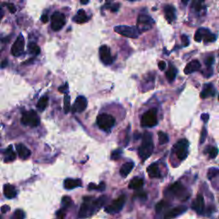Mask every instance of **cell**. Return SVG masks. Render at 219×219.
Returning a JSON list of instances; mask_svg holds the SVG:
<instances>
[{"mask_svg": "<svg viewBox=\"0 0 219 219\" xmlns=\"http://www.w3.org/2000/svg\"><path fill=\"white\" fill-rule=\"evenodd\" d=\"M105 200L106 196H101L97 199H93V197H85L79 211V217H88L92 216L104 205Z\"/></svg>", "mask_w": 219, "mask_h": 219, "instance_id": "cell-1", "label": "cell"}, {"mask_svg": "<svg viewBox=\"0 0 219 219\" xmlns=\"http://www.w3.org/2000/svg\"><path fill=\"white\" fill-rule=\"evenodd\" d=\"M154 149L153 141V135L149 132H145L143 134L142 142L140 147H139V156L143 162L153 154Z\"/></svg>", "mask_w": 219, "mask_h": 219, "instance_id": "cell-2", "label": "cell"}, {"mask_svg": "<svg viewBox=\"0 0 219 219\" xmlns=\"http://www.w3.org/2000/svg\"><path fill=\"white\" fill-rule=\"evenodd\" d=\"M168 192L172 196L177 198L178 199L183 200V201L187 200L189 197V193L187 190V188L183 186L182 183L179 182V181H176L175 183H173L170 186V188L168 189Z\"/></svg>", "mask_w": 219, "mask_h": 219, "instance_id": "cell-3", "label": "cell"}, {"mask_svg": "<svg viewBox=\"0 0 219 219\" xmlns=\"http://www.w3.org/2000/svg\"><path fill=\"white\" fill-rule=\"evenodd\" d=\"M116 119L113 116L102 113L97 117V124L100 129L104 131H110L115 125Z\"/></svg>", "mask_w": 219, "mask_h": 219, "instance_id": "cell-4", "label": "cell"}, {"mask_svg": "<svg viewBox=\"0 0 219 219\" xmlns=\"http://www.w3.org/2000/svg\"><path fill=\"white\" fill-rule=\"evenodd\" d=\"M157 110L151 109L141 116V126L144 128H153L158 124Z\"/></svg>", "mask_w": 219, "mask_h": 219, "instance_id": "cell-5", "label": "cell"}, {"mask_svg": "<svg viewBox=\"0 0 219 219\" xmlns=\"http://www.w3.org/2000/svg\"><path fill=\"white\" fill-rule=\"evenodd\" d=\"M188 147L189 142L186 139L180 140L174 146V151L179 160H184L188 155Z\"/></svg>", "mask_w": 219, "mask_h": 219, "instance_id": "cell-6", "label": "cell"}, {"mask_svg": "<svg viewBox=\"0 0 219 219\" xmlns=\"http://www.w3.org/2000/svg\"><path fill=\"white\" fill-rule=\"evenodd\" d=\"M153 24L154 21L152 17L147 15L141 14L139 16L137 19L136 27L140 33H143V32H147L148 30H150L153 27Z\"/></svg>", "mask_w": 219, "mask_h": 219, "instance_id": "cell-7", "label": "cell"}, {"mask_svg": "<svg viewBox=\"0 0 219 219\" xmlns=\"http://www.w3.org/2000/svg\"><path fill=\"white\" fill-rule=\"evenodd\" d=\"M22 123L23 125L29 127H37L39 124V118L35 111L29 110L22 114Z\"/></svg>", "mask_w": 219, "mask_h": 219, "instance_id": "cell-8", "label": "cell"}, {"mask_svg": "<svg viewBox=\"0 0 219 219\" xmlns=\"http://www.w3.org/2000/svg\"><path fill=\"white\" fill-rule=\"evenodd\" d=\"M126 202V196L125 195H121L116 199H115L113 202L108 206L104 208V211L109 214H116L118 213L123 208L124 205Z\"/></svg>", "mask_w": 219, "mask_h": 219, "instance_id": "cell-9", "label": "cell"}, {"mask_svg": "<svg viewBox=\"0 0 219 219\" xmlns=\"http://www.w3.org/2000/svg\"><path fill=\"white\" fill-rule=\"evenodd\" d=\"M116 33H119L121 35L127 37V38L136 39L138 38L140 32L138 31L137 27H129V26H116L114 28Z\"/></svg>", "mask_w": 219, "mask_h": 219, "instance_id": "cell-10", "label": "cell"}, {"mask_svg": "<svg viewBox=\"0 0 219 219\" xmlns=\"http://www.w3.org/2000/svg\"><path fill=\"white\" fill-rule=\"evenodd\" d=\"M194 39L197 42H200L203 39L205 43H211L217 39V36L211 33V31L206 28H199L194 35Z\"/></svg>", "mask_w": 219, "mask_h": 219, "instance_id": "cell-11", "label": "cell"}, {"mask_svg": "<svg viewBox=\"0 0 219 219\" xmlns=\"http://www.w3.org/2000/svg\"><path fill=\"white\" fill-rule=\"evenodd\" d=\"M66 23L65 16L60 12H55L51 17V28L54 31H59Z\"/></svg>", "mask_w": 219, "mask_h": 219, "instance_id": "cell-12", "label": "cell"}, {"mask_svg": "<svg viewBox=\"0 0 219 219\" xmlns=\"http://www.w3.org/2000/svg\"><path fill=\"white\" fill-rule=\"evenodd\" d=\"M24 46H25V39H24V37L22 36V34H20L11 47L12 55H14L16 57L22 55L24 51Z\"/></svg>", "mask_w": 219, "mask_h": 219, "instance_id": "cell-13", "label": "cell"}, {"mask_svg": "<svg viewBox=\"0 0 219 219\" xmlns=\"http://www.w3.org/2000/svg\"><path fill=\"white\" fill-rule=\"evenodd\" d=\"M99 57L101 62L105 65H110L113 63V57H111L110 48L107 45H102L99 48Z\"/></svg>", "mask_w": 219, "mask_h": 219, "instance_id": "cell-14", "label": "cell"}, {"mask_svg": "<svg viewBox=\"0 0 219 219\" xmlns=\"http://www.w3.org/2000/svg\"><path fill=\"white\" fill-rule=\"evenodd\" d=\"M88 106V100L85 97L83 96H79L77 97L76 99V102L72 107V112L76 113V112H82L84 111Z\"/></svg>", "mask_w": 219, "mask_h": 219, "instance_id": "cell-15", "label": "cell"}, {"mask_svg": "<svg viewBox=\"0 0 219 219\" xmlns=\"http://www.w3.org/2000/svg\"><path fill=\"white\" fill-rule=\"evenodd\" d=\"M192 209L195 211L199 215H201L205 212V200L201 194H199L197 198L193 200L192 204Z\"/></svg>", "mask_w": 219, "mask_h": 219, "instance_id": "cell-16", "label": "cell"}, {"mask_svg": "<svg viewBox=\"0 0 219 219\" xmlns=\"http://www.w3.org/2000/svg\"><path fill=\"white\" fill-rule=\"evenodd\" d=\"M187 208L186 206L184 205H180V206H177V207H175V208L171 209L170 211H168L165 215H164V218L165 219H170V218H174V217H176L178 216H180L182 213H184L186 211Z\"/></svg>", "mask_w": 219, "mask_h": 219, "instance_id": "cell-17", "label": "cell"}, {"mask_svg": "<svg viewBox=\"0 0 219 219\" xmlns=\"http://www.w3.org/2000/svg\"><path fill=\"white\" fill-rule=\"evenodd\" d=\"M200 67H201V64H200V63L199 62V60H197V59L192 60L191 62H189V63L186 65V67H185V69H184V73H185L186 75H189V74H192V73H193V72L199 70Z\"/></svg>", "mask_w": 219, "mask_h": 219, "instance_id": "cell-18", "label": "cell"}, {"mask_svg": "<svg viewBox=\"0 0 219 219\" xmlns=\"http://www.w3.org/2000/svg\"><path fill=\"white\" fill-rule=\"evenodd\" d=\"M16 147H17V153L20 156L21 159H27L31 156V151L27 147H26L24 145H22V144H17V146H16Z\"/></svg>", "mask_w": 219, "mask_h": 219, "instance_id": "cell-19", "label": "cell"}, {"mask_svg": "<svg viewBox=\"0 0 219 219\" xmlns=\"http://www.w3.org/2000/svg\"><path fill=\"white\" fill-rule=\"evenodd\" d=\"M216 94L215 88L211 84H207L204 87L203 91L200 93V98L201 99H207L209 97H213Z\"/></svg>", "mask_w": 219, "mask_h": 219, "instance_id": "cell-20", "label": "cell"}, {"mask_svg": "<svg viewBox=\"0 0 219 219\" xmlns=\"http://www.w3.org/2000/svg\"><path fill=\"white\" fill-rule=\"evenodd\" d=\"M164 16L168 22L171 23L175 19V10L173 6L166 5L164 7Z\"/></svg>", "mask_w": 219, "mask_h": 219, "instance_id": "cell-21", "label": "cell"}, {"mask_svg": "<svg viewBox=\"0 0 219 219\" xmlns=\"http://www.w3.org/2000/svg\"><path fill=\"white\" fill-rule=\"evenodd\" d=\"M147 171L151 178H160L161 177V173L159 171V165L157 164H152L151 165H149Z\"/></svg>", "mask_w": 219, "mask_h": 219, "instance_id": "cell-22", "label": "cell"}, {"mask_svg": "<svg viewBox=\"0 0 219 219\" xmlns=\"http://www.w3.org/2000/svg\"><path fill=\"white\" fill-rule=\"evenodd\" d=\"M144 185V180L140 177H134L133 178L129 184H128V187L133 190H139Z\"/></svg>", "mask_w": 219, "mask_h": 219, "instance_id": "cell-23", "label": "cell"}, {"mask_svg": "<svg viewBox=\"0 0 219 219\" xmlns=\"http://www.w3.org/2000/svg\"><path fill=\"white\" fill-rule=\"evenodd\" d=\"M78 187H82V181L79 179H70L68 178L64 181V187L66 189H74Z\"/></svg>", "mask_w": 219, "mask_h": 219, "instance_id": "cell-24", "label": "cell"}, {"mask_svg": "<svg viewBox=\"0 0 219 219\" xmlns=\"http://www.w3.org/2000/svg\"><path fill=\"white\" fill-rule=\"evenodd\" d=\"M4 194L8 199H13L17 196V190L11 184H5L4 186Z\"/></svg>", "mask_w": 219, "mask_h": 219, "instance_id": "cell-25", "label": "cell"}, {"mask_svg": "<svg viewBox=\"0 0 219 219\" xmlns=\"http://www.w3.org/2000/svg\"><path fill=\"white\" fill-rule=\"evenodd\" d=\"M73 21L76 22V23H79V24H82V23L88 22V17L85 11L84 10H79L76 15L73 18Z\"/></svg>", "mask_w": 219, "mask_h": 219, "instance_id": "cell-26", "label": "cell"}, {"mask_svg": "<svg viewBox=\"0 0 219 219\" xmlns=\"http://www.w3.org/2000/svg\"><path fill=\"white\" fill-rule=\"evenodd\" d=\"M134 166V164L133 162H127L125 164L122 165L120 169V174L122 177H126L127 175L130 173Z\"/></svg>", "mask_w": 219, "mask_h": 219, "instance_id": "cell-27", "label": "cell"}, {"mask_svg": "<svg viewBox=\"0 0 219 219\" xmlns=\"http://www.w3.org/2000/svg\"><path fill=\"white\" fill-rule=\"evenodd\" d=\"M176 75H177V69H175V67L170 65V68L166 72V78L168 79V81L170 82H173L176 77Z\"/></svg>", "mask_w": 219, "mask_h": 219, "instance_id": "cell-28", "label": "cell"}, {"mask_svg": "<svg viewBox=\"0 0 219 219\" xmlns=\"http://www.w3.org/2000/svg\"><path fill=\"white\" fill-rule=\"evenodd\" d=\"M16 159V154L12 150V147H9L8 149L5 150V162H12Z\"/></svg>", "mask_w": 219, "mask_h": 219, "instance_id": "cell-29", "label": "cell"}, {"mask_svg": "<svg viewBox=\"0 0 219 219\" xmlns=\"http://www.w3.org/2000/svg\"><path fill=\"white\" fill-rule=\"evenodd\" d=\"M48 101H49V99L47 96H44L42 97L41 99H39V100L38 101V104H37V108H38L39 110H44L47 105H48Z\"/></svg>", "mask_w": 219, "mask_h": 219, "instance_id": "cell-30", "label": "cell"}, {"mask_svg": "<svg viewBox=\"0 0 219 219\" xmlns=\"http://www.w3.org/2000/svg\"><path fill=\"white\" fill-rule=\"evenodd\" d=\"M169 203L166 202L165 200H161L160 202H159L157 205H156V207H155V210H156V212L157 213H160L164 211V209L167 208L169 206Z\"/></svg>", "mask_w": 219, "mask_h": 219, "instance_id": "cell-31", "label": "cell"}, {"mask_svg": "<svg viewBox=\"0 0 219 219\" xmlns=\"http://www.w3.org/2000/svg\"><path fill=\"white\" fill-rule=\"evenodd\" d=\"M158 136H159V142L160 145H164L167 142H169V136L167 134H165L164 132H159Z\"/></svg>", "mask_w": 219, "mask_h": 219, "instance_id": "cell-32", "label": "cell"}, {"mask_svg": "<svg viewBox=\"0 0 219 219\" xmlns=\"http://www.w3.org/2000/svg\"><path fill=\"white\" fill-rule=\"evenodd\" d=\"M28 50H29V52L31 54L35 55V56L39 54V52H40L39 47L38 46V45H36L35 43H30L28 45Z\"/></svg>", "mask_w": 219, "mask_h": 219, "instance_id": "cell-33", "label": "cell"}, {"mask_svg": "<svg viewBox=\"0 0 219 219\" xmlns=\"http://www.w3.org/2000/svg\"><path fill=\"white\" fill-rule=\"evenodd\" d=\"M204 3H205V0H193L192 7L196 11H201Z\"/></svg>", "mask_w": 219, "mask_h": 219, "instance_id": "cell-34", "label": "cell"}, {"mask_svg": "<svg viewBox=\"0 0 219 219\" xmlns=\"http://www.w3.org/2000/svg\"><path fill=\"white\" fill-rule=\"evenodd\" d=\"M208 153L209 156L211 159H215L217 154H218V150L217 147H208L205 149Z\"/></svg>", "mask_w": 219, "mask_h": 219, "instance_id": "cell-35", "label": "cell"}, {"mask_svg": "<svg viewBox=\"0 0 219 219\" xmlns=\"http://www.w3.org/2000/svg\"><path fill=\"white\" fill-rule=\"evenodd\" d=\"M219 174V169L217 168H210L208 170V173H207V177H208V179L210 180H211L212 178H214L215 176H217V175Z\"/></svg>", "mask_w": 219, "mask_h": 219, "instance_id": "cell-36", "label": "cell"}, {"mask_svg": "<svg viewBox=\"0 0 219 219\" xmlns=\"http://www.w3.org/2000/svg\"><path fill=\"white\" fill-rule=\"evenodd\" d=\"M70 110V97L66 93L64 96V112L68 113Z\"/></svg>", "mask_w": 219, "mask_h": 219, "instance_id": "cell-37", "label": "cell"}, {"mask_svg": "<svg viewBox=\"0 0 219 219\" xmlns=\"http://www.w3.org/2000/svg\"><path fill=\"white\" fill-rule=\"evenodd\" d=\"M122 154V150H119V149H118V150L113 151L112 153H111V155H110V159H112V160H117L118 159H120Z\"/></svg>", "mask_w": 219, "mask_h": 219, "instance_id": "cell-38", "label": "cell"}, {"mask_svg": "<svg viewBox=\"0 0 219 219\" xmlns=\"http://www.w3.org/2000/svg\"><path fill=\"white\" fill-rule=\"evenodd\" d=\"M62 202H63V206H64V208H68L69 206H70V205H71V199L69 197H63V200H62Z\"/></svg>", "mask_w": 219, "mask_h": 219, "instance_id": "cell-39", "label": "cell"}, {"mask_svg": "<svg viewBox=\"0 0 219 219\" xmlns=\"http://www.w3.org/2000/svg\"><path fill=\"white\" fill-rule=\"evenodd\" d=\"M207 136V131H206V128H203L202 131H201V134H200V140H199V143L203 144L205 142V139Z\"/></svg>", "mask_w": 219, "mask_h": 219, "instance_id": "cell-40", "label": "cell"}, {"mask_svg": "<svg viewBox=\"0 0 219 219\" xmlns=\"http://www.w3.org/2000/svg\"><path fill=\"white\" fill-rule=\"evenodd\" d=\"M14 217L17 219H23L25 217V214H24V212L22 211V210H17Z\"/></svg>", "mask_w": 219, "mask_h": 219, "instance_id": "cell-41", "label": "cell"}, {"mask_svg": "<svg viewBox=\"0 0 219 219\" xmlns=\"http://www.w3.org/2000/svg\"><path fill=\"white\" fill-rule=\"evenodd\" d=\"M214 63V57H208L205 60V63L207 68H211V65Z\"/></svg>", "mask_w": 219, "mask_h": 219, "instance_id": "cell-42", "label": "cell"}, {"mask_svg": "<svg viewBox=\"0 0 219 219\" xmlns=\"http://www.w3.org/2000/svg\"><path fill=\"white\" fill-rule=\"evenodd\" d=\"M57 217L59 218H63L65 217V208L61 209L57 212Z\"/></svg>", "mask_w": 219, "mask_h": 219, "instance_id": "cell-43", "label": "cell"}, {"mask_svg": "<svg viewBox=\"0 0 219 219\" xmlns=\"http://www.w3.org/2000/svg\"><path fill=\"white\" fill-rule=\"evenodd\" d=\"M181 41L184 43V45L187 46V45H189V39H188V37L185 35V34H183V35H181Z\"/></svg>", "mask_w": 219, "mask_h": 219, "instance_id": "cell-44", "label": "cell"}, {"mask_svg": "<svg viewBox=\"0 0 219 219\" xmlns=\"http://www.w3.org/2000/svg\"><path fill=\"white\" fill-rule=\"evenodd\" d=\"M158 65H159V69L160 70H164V69L166 68V63H165V62H164V61H159Z\"/></svg>", "mask_w": 219, "mask_h": 219, "instance_id": "cell-45", "label": "cell"}, {"mask_svg": "<svg viewBox=\"0 0 219 219\" xmlns=\"http://www.w3.org/2000/svg\"><path fill=\"white\" fill-rule=\"evenodd\" d=\"M104 189H105V184H104V182H103V181L96 187V190H99V191H104Z\"/></svg>", "mask_w": 219, "mask_h": 219, "instance_id": "cell-46", "label": "cell"}, {"mask_svg": "<svg viewBox=\"0 0 219 219\" xmlns=\"http://www.w3.org/2000/svg\"><path fill=\"white\" fill-rule=\"evenodd\" d=\"M209 114H207V113H204V114H202L201 115V119L203 120V122H205V123H206L207 122H208L209 120Z\"/></svg>", "mask_w": 219, "mask_h": 219, "instance_id": "cell-47", "label": "cell"}, {"mask_svg": "<svg viewBox=\"0 0 219 219\" xmlns=\"http://www.w3.org/2000/svg\"><path fill=\"white\" fill-rule=\"evenodd\" d=\"M58 90H59V92H61V93H67V92H68V84H65L64 86L60 87Z\"/></svg>", "mask_w": 219, "mask_h": 219, "instance_id": "cell-48", "label": "cell"}, {"mask_svg": "<svg viewBox=\"0 0 219 219\" xmlns=\"http://www.w3.org/2000/svg\"><path fill=\"white\" fill-rule=\"evenodd\" d=\"M119 7H120L119 4H115V5H113L112 7H110V10H111L112 12H116V11H118Z\"/></svg>", "mask_w": 219, "mask_h": 219, "instance_id": "cell-49", "label": "cell"}, {"mask_svg": "<svg viewBox=\"0 0 219 219\" xmlns=\"http://www.w3.org/2000/svg\"><path fill=\"white\" fill-rule=\"evenodd\" d=\"M8 9H9V11H11V13H15L16 11H17L16 7L13 5H8Z\"/></svg>", "mask_w": 219, "mask_h": 219, "instance_id": "cell-50", "label": "cell"}, {"mask_svg": "<svg viewBox=\"0 0 219 219\" xmlns=\"http://www.w3.org/2000/svg\"><path fill=\"white\" fill-rule=\"evenodd\" d=\"M7 211H10V207H9L8 205H3V206L1 207V211H2L3 213H6Z\"/></svg>", "mask_w": 219, "mask_h": 219, "instance_id": "cell-51", "label": "cell"}, {"mask_svg": "<svg viewBox=\"0 0 219 219\" xmlns=\"http://www.w3.org/2000/svg\"><path fill=\"white\" fill-rule=\"evenodd\" d=\"M48 20H49V18H48V16H46V15H43L41 17V21H42L43 23H46L48 22Z\"/></svg>", "mask_w": 219, "mask_h": 219, "instance_id": "cell-52", "label": "cell"}, {"mask_svg": "<svg viewBox=\"0 0 219 219\" xmlns=\"http://www.w3.org/2000/svg\"><path fill=\"white\" fill-rule=\"evenodd\" d=\"M3 17H4V11L2 10V8H1V6H0V21L2 20Z\"/></svg>", "mask_w": 219, "mask_h": 219, "instance_id": "cell-53", "label": "cell"}, {"mask_svg": "<svg viewBox=\"0 0 219 219\" xmlns=\"http://www.w3.org/2000/svg\"><path fill=\"white\" fill-rule=\"evenodd\" d=\"M81 1V3H82V5H87L88 4V2H89V0H80Z\"/></svg>", "mask_w": 219, "mask_h": 219, "instance_id": "cell-54", "label": "cell"}, {"mask_svg": "<svg viewBox=\"0 0 219 219\" xmlns=\"http://www.w3.org/2000/svg\"><path fill=\"white\" fill-rule=\"evenodd\" d=\"M7 63H7V61L5 60L4 62H3V63L1 64V67H3V68H4V67H5V66L7 65Z\"/></svg>", "mask_w": 219, "mask_h": 219, "instance_id": "cell-55", "label": "cell"}, {"mask_svg": "<svg viewBox=\"0 0 219 219\" xmlns=\"http://www.w3.org/2000/svg\"><path fill=\"white\" fill-rule=\"evenodd\" d=\"M182 1V3L184 4V5H187V3H188V0H181Z\"/></svg>", "mask_w": 219, "mask_h": 219, "instance_id": "cell-56", "label": "cell"}, {"mask_svg": "<svg viewBox=\"0 0 219 219\" xmlns=\"http://www.w3.org/2000/svg\"></svg>", "mask_w": 219, "mask_h": 219, "instance_id": "cell-57", "label": "cell"}]
</instances>
